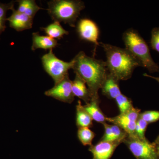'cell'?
I'll list each match as a JSON object with an SVG mask.
<instances>
[{
  "instance_id": "1",
  "label": "cell",
  "mask_w": 159,
  "mask_h": 159,
  "mask_svg": "<svg viewBox=\"0 0 159 159\" xmlns=\"http://www.w3.org/2000/svg\"><path fill=\"white\" fill-rule=\"evenodd\" d=\"M73 69L85 82L91 99L99 98L98 91L108 73L106 61L87 56L81 51L73 58Z\"/></svg>"
},
{
  "instance_id": "2",
  "label": "cell",
  "mask_w": 159,
  "mask_h": 159,
  "mask_svg": "<svg viewBox=\"0 0 159 159\" xmlns=\"http://www.w3.org/2000/svg\"><path fill=\"white\" fill-rule=\"evenodd\" d=\"M106 55L107 67L110 74L119 81L130 79L135 69L142 66L140 62L126 48L99 43Z\"/></svg>"
},
{
  "instance_id": "3",
  "label": "cell",
  "mask_w": 159,
  "mask_h": 159,
  "mask_svg": "<svg viewBox=\"0 0 159 159\" xmlns=\"http://www.w3.org/2000/svg\"><path fill=\"white\" fill-rule=\"evenodd\" d=\"M122 39L125 48L139 61L142 67L151 73H159L158 65L154 61L148 44L138 31L127 29L123 33Z\"/></svg>"
},
{
  "instance_id": "4",
  "label": "cell",
  "mask_w": 159,
  "mask_h": 159,
  "mask_svg": "<svg viewBox=\"0 0 159 159\" xmlns=\"http://www.w3.org/2000/svg\"><path fill=\"white\" fill-rule=\"evenodd\" d=\"M46 9L54 21L75 27V23L80 11L85 8L83 2L79 0H53L48 2Z\"/></svg>"
},
{
  "instance_id": "5",
  "label": "cell",
  "mask_w": 159,
  "mask_h": 159,
  "mask_svg": "<svg viewBox=\"0 0 159 159\" xmlns=\"http://www.w3.org/2000/svg\"><path fill=\"white\" fill-rule=\"evenodd\" d=\"M41 60L45 70L52 77L55 84L62 80L69 74V70L73 68V60L70 62L61 60L55 56L53 49L43 55Z\"/></svg>"
},
{
  "instance_id": "6",
  "label": "cell",
  "mask_w": 159,
  "mask_h": 159,
  "mask_svg": "<svg viewBox=\"0 0 159 159\" xmlns=\"http://www.w3.org/2000/svg\"><path fill=\"white\" fill-rule=\"evenodd\" d=\"M123 143L137 159H159L156 145L147 139H141L136 136H128Z\"/></svg>"
},
{
  "instance_id": "7",
  "label": "cell",
  "mask_w": 159,
  "mask_h": 159,
  "mask_svg": "<svg viewBox=\"0 0 159 159\" xmlns=\"http://www.w3.org/2000/svg\"><path fill=\"white\" fill-rule=\"evenodd\" d=\"M141 110L133 107L124 113L119 114L113 117H106V122H110L119 126L128 134L135 136V128Z\"/></svg>"
},
{
  "instance_id": "8",
  "label": "cell",
  "mask_w": 159,
  "mask_h": 159,
  "mask_svg": "<svg viewBox=\"0 0 159 159\" xmlns=\"http://www.w3.org/2000/svg\"><path fill=\"white\" fill-rule=\"evenodd\" d=\"M72 81L68 74L62 80L54 84V87L46 91L45 95L61 102L71 103L75 99L72 91Z\"/></svg>"
},
{
  "instance_id": "9",
  "label": "cell",
  "mask_w": 159,
  "mask_h": 159,
  "mask_svg": "<svg viewBox=\"0 0 159 159\" xmlns=\"http://www.w3.org/2000/svg\"><path fill=\"white\" fill-rule=\"evenodd\" d=\"M77 30L81 39L93 43L96 46L99 45L98 41L99 29L93 21L86 18L80 19L77 23Z\"/></svg>"
},
{
  "instance_id": "10",
  "label": "cell",
  "mask_w": 159,
  "mask_h": 159,
  "mask_svg": "<svg viewBox=\"0 0 159 159\" xmlns=\"http://www.w3.org/2000/svg\"><path fill=\"white\" fill-rule=\"evenodd\" d=\"M119 145L116 142L100 141L89 146V150L93 155V159H111Z\"/></svg>"
},
{
  "instance_id": "11",
  "label": "cell",
  "mask_w": 159,
  "mask_h": 159,
  "mask_svg": "<svg viewBox=\"0 0 159 159\" xmlns=\"http://www.w3.org/2000/svg\"><path fill=\"white\" fill-rule=\"evenodd\" d=\"M11 10L12 14L10 17L7 18L11 28L17 31H21L32 28L33 18L19 12L14 8L11 9Z\"/></svg>"
},
{
  "instance_id": "12",
  "label": "cell",
  "mask_w": 159,
  "mask_h": 159,
  "mask_svg": "<svg viewBox=\"0 0 159 159\" xmlns=\"http://www.w3.org/2000/svg\"><path fill=\"white\" fill-rule=\"evenodd\" d=\"M119 81L116 77L108 72L101 86L102 95L108 99H116L122 93L119 88Z\"/></svg>"
},
{
  "instance_id": "13",
  "label": "cell",
  "mask_w": 159,
  "mask_h": 159,
  "mask_svg": "<svg viewBox=\"0 0 159 159\" xmlns=\"http://www.w3.org/2000/svg\"><path fill=\"white\" fill-rule=\"evenodd\" d=\"M72 88L74 96L82 99L85 104L91 101V95L88 88L85 82L77 74L72 81Z\"/></svg>"
},
{
  "instance_id": "14",
  "label": "cell",
  "mask_w": 159,
  "mask_h": 159,
  "mask_svg": "<svg viewBox=\"0 0 159 159\" xmlns=\"http://www.w3.org/2000/svg\"><path fill=\"white\" fill-rule=\"evenodd\" d=\"M58 45L56 39L48 36L40 35L39 32L32 33V45L31 48L32 51L38 49L50 50L54 48Z\"/></svg>"
},
{
  "instance_id": "15",
  "label": "cell",
  "mask_w": 159,
  "mask_h": 159,
  "mask_svg": "<svg viewBox=\"0 0 159 159\" xmlns=\"http://www.w3.org/2000/svg\"><path fill=\"white\" fill-rule=\"evenodd\" d=\"M100 99H92L89 103L83 105L84 107L93 119L98 123L104 124L106 117L99 107Z\"/></svg>"
},
{
  "instance_id": "16",
  "label": "cell",
  "mask_w": 159,
  "mask_h": 159,
  "mask_svg": "<svg viewBox=\"0 0 159 159\" xmlns=\"http://www.w3.org/2000/svg\"><path fill=\"white\" fill-rule=\"evenodd\" d=\"M93 119L79 100L76 105V125L78 128H91L93 126Z\"/></svg>"
},
{
  "instance_id": "17",
  "label": "cell",
  "mask_w": 159,
  "mask_h": 159,
  "mask_svg": "<svg viewBox=\"0 0 159 159\" xmlns=\"http://www.w3.org/2000/svg\"><path fill=\"white\" fill-rule=\"evenodd\" d=\"M17 2L19 4L17 11L33 19L38 11L43 9L34 0H19Z\"/></svg>"
},
{
  "instance_id": "18",
  "label": "cell",
  "mask_w": 159,
  "mask_h": 159,
  "mask_svg": "<svg viewBox=\"0 0 159 159\" xmlns=\"http://www.w3.org/2000/svg\"><path fill=\"white\" fill-rule=\"evenodd\" d=\"M42 31H44L49 37L51 38L60 39L64 35H67L69 32L63 28L60 23L57 22L50 24L46 27L40 28Z\"/></svg>"
},
{
  "instance_id": "19",
  "label": "cell",
  "mask_w": 159,
  "mask_h": 159,
  "mask_svg": "<svg viewBox=\"0 0 159 159\" xmlns=\"http://www.w3.org/2000/svg\"><path fill=\"white\" fill-rule=\"evenodd\" d=\"M95 137V133L89 128L84 127L78 128L77 137L80 142L84 146H91Z\"/></svg>"
},
{
  "instance_id": "20",
  "label": "cell",
  "mask_w": 159,
  "mask_h": 159,
  "mask_svg": "<svg viewBox=\"0 0 159 159\" xmlns=\"http://www.w3.org/2000/svg\"><path fill=\"white\" fill-rule=\"evenodd\" d=\"M15 2L12 1L8 4H3L0 2V35L5 31L6 27V13L9 9L14 8Z\"/></svg>"
},
{
  "instance_id": "21",
  "label": "cell",
  "mask_w": 159,
  "mask_h": 159,
  "mask_svg": "<svg viewBox=\"0 0 159 159\" xmlns=\"http://www.w3.org/2000/svg\"><path fill=\"white\" fill-rule=\"evenodd\" d=\"M120 114L124 113L134 107L131 99L122 93L115 99Z\"/></svg>"
},
{
  "instance_id": "22",
  "label": "cell",
  "mask_w": 159,
  "mask_h": 159,
  "mask_svg": "<svg viewBox=\"0 0 159 159\" xmlns=\"http://www.w3.org/2000/svg\"><path fill=\"white\" fill-rule=\"evenodd\" d=\"M112 133V142L121 144L128 136V134L118 125H110Z\"/></svg>"
},
{
  "instance_id": "23",
  "label": "cell",
  "mask_w": 159,
  "mask_h": 159,
  "mask_svg": "<svg viewBox=\"0 0 159 159\" xmlns=\"http://www.w3.org/2000/svg\"><path fill=\"white\" fill-rule=\"evenodd\" d=\"M139 118L147 122L148 124L154 123L159 120V111H147L140 113Z\"/></svg>"
},
{
  "instance_id": "24",
  "label": "cell",
  "mask_w": 159,
  "mask_h": 159,
  "mask_svg": "<svg viewBox=\"0 0 159 159\" xmlns=\"http://www.w3.org/2000/svg\"><path fill=\"white\" fill-rule=\"evenodd\" d=\"M148 123L141 118H139L137 121L135 128V136L141 139H146L145 133Z\"/></svg>"
},
{
  "instance_id": "25",
  "label": "cell",
  "mask_w": 159,
  "mask_h": 159,
  "mask_svg": "<svg viewBox=\"0 0 159 159\" xmlns=\"http://www.w3.org/2000/svg\"><path fill=\"white\" fill-rule=\"evenodd\" d=\"M150 45L152 48L159 53V28H155L152 30Z\"/></svg>"
},
{
  "instance_id": "26",
  "label": "cell",
  "mask_w": 159,
  "mask_h": 159,
  "mask_svg": "<svg viewBox=\"0 0 159 159\" xmlns=\"http://www.w3.org/2000/svg\"><path fill=\"white\" fill-rule=\"evenodd\" d=\"M104 126V132L100 141L112 142V133L110 125L107 122L102 124Z\"/></svg>"
},
{
  "instance_id": "27",
  "label": "cell",
  "mask_w": 159,
  "mask_h": 159,
  "mask_svg": "<svg viewBox=\"0 0 159 159\" xmlns=\"http://www.w3.org/2000/svg\"><path fill=\"white\" fill-rule=\"evenodd\" d=\"M144 76L145 77H149V78H152L156 80L159 83V77H153V76H151V75H148L147 74H144Z\"/></svg>"
},
{
  "instance_id": "28",
  "label": "cell",
  "mask_w": 159,
  "mask_h": 159,
  "mask_svg": "<svg viewBox=\"0 0 159 159\" xmlns=\"http://www.w3.org/2000/svg\"><path fill=\"white\" fill-rule=\"evenodd\" d=\"M153 143L155 145H158V144H159V135L158 136V137H157V139H155V140L154 142Z\"/></svg>"
},
{
  "instance_id": "29",
  "label": "cell",
  "mask_w": 159,
  "mask_h": 159,
  "mask_svg": "<svg viewBox=\"0 0 159 159\" xmlns=\"http://www.w3.org/2000/svg\"><path fill=\"white\" fill-rule=\"evenodd\" d=\"M156 147V149L157 151V152L158 155L159 157V144L158 145H155Z\"/></svg>"
}]
</instances>
